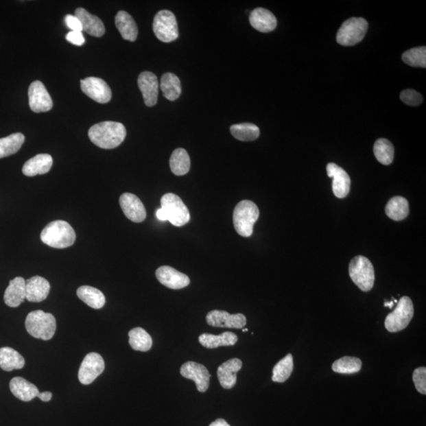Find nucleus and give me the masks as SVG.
Instances as JSON below:
<instances>
[{
  "label": "nucleus",
  "instance_id": "obj_1",
  "mask_svg": "<svg viewBox=\"0 0 426 426\" xmlns=\"http://www.w3.org/2000/svg\"><path fill=\"white\" fill-rule=\"evenodd\" d=\"M126 130L123 124L106 121L95 124L88 130V138L94 145L104 150L117 148L126 139Z\"/></svg>",
  "mask_w": 426,
  "mask_h": 426
},
{
  "label": "nucleus",
  "instance_id": "obj_2",
  "mask_svg": "<svg viewBox=\"0 0 426 426\" xmlns=\"http://www.w3.org/2000/svg\"><path fill=\"white\" fill-rule=\"evenodd\" d=\"M40 239L52 248L64 249L75 243L76 234L67 221L55 220L41 231Z\"/></svg>",
  "mask_w": 426,
  "mask_h": 426
},
{
  "label": "nucleus",
  "instance_id": "obj_3",
  "mask_svg": "<svg viewBox=\"0 0 426 426\" xmlns=\"http://www.w3.org/2000/svg\"><path fill=\"white\" fill-rule=\"evenodd\" d=\"M25 329L34 338L49 340L56 333V318L51 313L35 310L26 317Z\"/></svg>",
  "mask_w": 426,
  "mask_h": 426
},
{
  "label": "nucleus",
  "instance_id": "obj_4",
  "mask_svg": "<svg viewBox=\"0 0 426 426\" xmlns=\"http://www.w3.org/2000/svg\"><path fill=\"white\" fill-rule=\"evenodd\" d=\"M259 215V209L255 202L248 200L240 202L236 205L233 213V223L236 233L245 238L251 236Z\"/></svg>",
  "mask_w": 426,
  "mask_h": 426
},
{
  "label": "nucleus",
  "instance_id": "obj_5",
  "mask_svg": "<svg viewBox=\"0 0 426 426\" xmlns=\"http://www.w3.org/2000/svg\"><path fill=\"white\" fill-rule=\"evenodd\" d=\"M349 274L352 281L362 292H370L375 284V268L370 261L366 257L357 256L351 260L349 265Z\"/></svg>",
  "mask_w": 426,
  "mask_h": 426
},
{
  "label": "nucleus",
  "instance_id": "obj_6",
  "mask_svg": "<svg viewBox=\"0 0 426 426\" xmlns=\"http://www.w3.org/2000/svg\"><path fill=\"white\" fill-rule=\"evenodd\" d=\"M161 204L167 220L172 225L176 227H182L189 222L191 215H189V209L182 199L175 193L165 194L161 198Z\"/></svg>",
  "mask_w": 426,
  "mask_h": 426
},
{
  "label": "nucleus",
  "instance_id": "obj_7",
  "mask_svg": "<svg viewBox=\"0 0 426 426\" xmlns=\"http://www.w3.org/2000/svg\"><path fill=\"white\" fill-rule=\"evenodd\" d=\"M414 313V305L407 296L402 297L397 303L396 309L387 316L385 325L390 333H397L406 329L412 320Z\"/></svg>",
  "mask_w": 426,
  "mask_h": 426
},
{
  "label": "nucleus",
  "instance_id": "obj_8",
  "mask_svg": "<svg viewBox=\"0 0 426 426\" xmlns=\"http://www.w3.org/2000/svg\"><path fill=\"white\" fill-rule=\"evenodd\" d=\"M368 29L367 21L362 18H352L341 25L336 36L338 44L353 46L364 38Z\"/></svg>",
  "mask_w": 426,
  "mask_h": 426
},
{
  "label": "nucleus",
  "instance_id": "obj_9",
  "mask_svg": "<svg viewBox=\"0 0 426 426\" xmlns=\"http://www.w3.org/2000/svg\"><path fill=\"white\" fill-rule=\"evenodd\" d=\"M152 29L156 38L165 43H170L178 38L177 20L170 10H163L156 14Z\"/></svg>",
  "mask_w": 426,
  "mask_h": 426
},
{
  "label": "nucleus",
  "instance_id": "obj_10",
  "mask_svg": "<svg viewBox=\"0 0 426 426\" xmlns=\"http://www.w3.org/2000/svg\"><path fill=\"white\" fill-rule=\"evenodd\" d=\"M105 368L104 361L101 355L97 353L88 354L83 359L78 371V380L82 385H91L102 375Z\"/></svg>",
  "mask_w": 426,
  "mask_h": 426
},
{
  "label": "nucleus",
  "instance_id": "obj_11",
  "mask_svg": "<svg viewBox=\"0 0 426 426\" xmlns=\"http://www.w3.org/2000/svg\"><path fill=\"white\" fill-rule=\"evenodd\" d=\"M81 88L89 98L99 104H106L112 99V91L103 79L89 77L81 81Z\"/></svg>",
  "mask_w": 426,
  "mask_h": 426
},
{
  "label": "nucleus",
  "instance_id": "obj_12",
  "mask_svg": "<svg viewBox=\"0 0 426 426\" xmlns=\"http://www.w3.org/2000/svg\"><path fill=\"white\" fill-rule=\"evenodd\" d=\"M29 107L34 113L49 112L54 107V102L45 85L40 81H35L29 88Z\"/></svg>",
  "mask_w": 426,
  "mask_h": 426
},
{
  "label": "nucleus",
  "instance_id": "obj_13",
  "mask_svg": "<svg viewBox=\"0 0 426 426\" xmlns=\"http://www.w3.org/2000/svg\"><path fill=\"white\" fill-rule=\"evenodd\" d=\"M207 324L213 327L241 329L246 324L245 315L230 314L223 310H213L206 316Z\"/></svg>",
  "mask_w": 426,
  "mask_h": 426
},
{
  "label": "nucleus",
  "instance_id": "obj_14",
  "mask_svg": "<svg viewBox=\"0 0 426 426\" xmlns=\"http://www.w3.org/2000/svg\"><path fill=\"white\" fill-rule=\"evenodd\" d=\"M181 375L196 383L198 391L205 392L209 387L210 373L204 366L194 362H188L181 366Z\"/></svg>",
  "mask_w": 426,
  "mask_h": 426
},
{
  "label": "nucleus",
  "instance_id": "obj_15",
  "mask_svg": "<svg viewBox=\"0 0 426 426\" xmlns=\"http://www.w3.org/2000/svg\"><path fill=\"white\" fill-rule=\"evenodd\" d=\"M120 207L126 217L134 223H141L146 218L143 203L133 193H124L119 198Z\"/></svg>",
  "mask_w": 426,
  "mask_h": 426
},
{
  "label": "nucleus",
  "instance_id": "obj_16",
  "mask_svg": "<svg viewBox=\"0 0 426 426\" xmlns=\"http://www.w3.org/2000/svg\"><path fill=\"white\" fill-rule=\"evenodd\" d=\"M156 276L163 285L173 290L186 287L191 283L187 275L170 266H161L158 268L156 271Z\"/></svg>",
  "mask_w": 426,
  "mask_h": 426
},
{
  "label": "nucleus",
  "instance_id": "obj_17",
  "mask_svg": "<svg viewBox=\"0 0 426 426\" xmlns=\"http://www.w3.org/2000/svg\"><path fill=\"white\" fill-rule=\"evenodd\" d=\"M138 84L145 104L148 107L154 106L157 103L158 93H159V82L154 73L144 71L141 73L138 79Z\"/></svg>",
  "mask_w": 426,
  "mask_h": 426
},
{
  "label": "nucleus",
  "instance_id": "obj_18",
  "mask_svg": "<svg viewBox=\"0 0 426 426\" xmlns=\"http://www.w3.org/2000/svg\"><path fill=\"white\" fill-rule=\"evenodd\" d=\"M328 176L333 178V191L335 196L338 198H344L350 192L351 178L343 168L334 163L327 165Z\"/></svg>",
  "mask_w": 426,
  "mask_h": 426
},
{
  "label": "nucleus",
  "instance_id": "obj_19",
  "mask_svg": "<svg viewBox=\"0 0 426 426\" xmlns=\"http://www.w3.org/2000/svg\"><path fill=\"white\" fill-rule=\"evenodd\" d=\"M50 283L46 279L35 276L25 281V299L31 303H40L49 296Z\"/></svg>",
  "mask_w": 426,
  "mask_h": 426
},
{
  "label": "nucleus",
  "instance_id": "obj_20",
  "mask_svg": "<svg viewBox=\"0 0 426 426\" xmlns=\"http://www.w3.org/2000/svg\"><path fill=\"white\" fill-rule=\"evenodd\" d=\"M243 367V362L239 359H233L223 363L218 367L217 376L221 386L225 389L233 388L237 381V372Z\"/></svg>",
  "mask_w": 426,
  "mask_h": 426
},
{
  "label": "nucleus",
  "instance_id": "obj_21",
  "mask_svg": "<svg viewBox=\"0 0 426 426\" xmlns=\"http://www.w3.org/2000/svg\"><path fill=\"white\" fill-rule=\"evenodd\" d=\"M250 25L261 33H270L276 28L275 15L265 8H256L250 15Z\"/></svg>",
  "mask_w": 426,
  "mask_h": 426
},
{
  "label": "nucleus",
  "instance_id": "obj_22",
  "mask_svg": "<svg viewBox=\"0 0 426 426\" xmlns=\"http://www.w3.org/2000/svg\"><path fill=\"white\" fill-rule=\"evenodd\" d=\"M75 16L81 22L82 31L96 38H102L104 34V25L97 16L88 13L86 10L82 8L75 10Z\"/></svg>",
  "mask_w": 426,
  "mask_h": 426
},
{
  "label": "nucleus",
  "instance_id": "obj_23",
  "mask_svg": "<svg viewBox=\"0 0 426 426\" xmlns=\"http://www.w3.org/2000/svg\"><path fill=\"white\" fill-rule=\"evenodd\" d=\"M54 165V159L49 154H38L25 163L23 173L25 176L34 177L45 175Z\"/></svg>",
  "mask_w": 426,
  "mask_h": 426
},
{
  "label": "nucleus",
  "instance_id": "obj_24",
  "mask_svg": "<svg viewBox=\"0 0 426 426\" xmlns=\"http://www.w3.org/2000/svg\"><path fill=\"white\" fill-rule=\"evenodd\" d=\"M25 299V281L23 277H16L10 281L4 293V302L7 306L16 308Z\"/></svg>",
  "mask_w": 426,
  "mask_h": 426
},
{
  "label": "nucleus",
  "instance_id": "obj_25",
  "mask_svg": "<svg viewBox=\"0 0 426 426\" xmlns=\"http://www.w3.org/2000/svg\"><path fill=\"white\" fill-rule=\"evenodd\" d=\"M10 389L16 398L24 402L31 401L38 397L40 392L34 383L23 377H14L10 382Z\"/></svg>",
  "mask_w": 426,
  "mask_h": 426
},
{
  "label": "nucleus",
  "instance_id": "obj_26",
  "mask_svg": "<svg viewBox=\"0 0 426 426\" xmlns=\"http://www.w3.org/2000/svg\"><path fill=\"white\" fill-rule=\"evenodd\" d=\"M115 22L124 40L132 42L136 40L138 38L139 29L132 16L124 10H120L115 16Z\"/></svg>",
  "mask_w": 426,
  "mask_h": 426
},
{
  "label": "nucleus",
  "instance_id": "obj_27",
  "mask_svg": "<svg viewBox=\"0 0 426 426\" xmlns=\"http://www.w3.org/2000/svg\"><path fill=\"white\" fill-rule=\"evenodd\" d=\"M25 366L24 357L12 347L0 348V367L4 371L21 370Z\"/></svg>",
  "mask_w": 426,
  "mask_h": 426
},
{
  "label": "nucleus",
  "instance_id": "obj_28",
  "mask_svg": "<svg viewBox=\"0 0 426 426\" xmlns=\"http://www.w3.org/2000/svg\"><path fill=\"white\" fill-rule=\"evenodd\" d=\"M238 341V336L230 331H226L220 335L204 333L199 336V342L209 349L217 348L221 346H234Z\"/></svg>",
  "mask_w": 426,
  "mask_h": 426
},
{
  "label": "nucleus",
  "instance_id": "obj_29",
  "mask_svg": "<svg viewBox=\"0 0 426 426\" xmlns=\"http://www.w3.org/2000/svg\"><path fill=\"white\" fill-rule=\"evenodd\" d=\"M77 296L89 307L99 309L104 307L106 299L104 294L98 289L91 286H82L78 289Z\"/></svg>",
  "mask_w": 426,
  "mask_h": 426
},
{
  "label": "nucleus",
  "instance_id": "obj_30",
  "mask_svg": "<svg viewBox=\"0 0 426 426\" xmlns=\"http://www.w3.org/2000/svg\"><path fill=\"white\" fill-rule=\"evenodd\" d=\"M161 88L166 99L176 101L182 93L180 78L172 73H166L161 77Z\"/></svg>",
  "mask_w": 426,
  "mask_h": 426
},
{
  "label": "nucleus",
  "instance_id": "obj_31",
  "mask_svg": "<svg viewBox=\"0 0 426 426\" xmlns=\"http://www.w3.org/2000/svg\"><path fill=\"white\" fill-rule=\"evenodd\" d=\"M170 167L174 175L185 176L191 169V158L186 150L178 148L172 152Z\"/></svg>",
  "mask_w": 426,
  "mask_h": 426
},
{
  "label": "nucleus",
  "instance_id": "obj_32",
  "mask_svg": "<svg viewBox=\"0 0 426 426\" xmlns=\"http://www.w3.org/2000/svg\"><path fill=\"white\" fill-rule=\"evenodd\" d=\"M386 213L393 220L401 221L406 219L409 214L407 200L403 197L392 198L386 205Z\"/></svg>",
  "mask_w": 426,
  "mask_h": 426
},
{
  "label": "nucleus",
  "instance_id": "obj_33",
  "mask_svg": "<svg viewBox=\"0 0 426 426\" xmlns=\"http://www.w3.org/2000/svg\"><path fill=\"white\" fill-rule=\"evenodd\" d=\"M24 141L25 136L21 133H15L0 139V159L16 154L22 148Z\"/></svg>",
  "mask_w": 426,
  "mask_h": 426
},
{
  "label": "nucleus",
  "instance_id": "obj_34",
  "mask_svg": "<svg viewBox=\"0 0 426 426\" xmlns=\"http://www.w3.org/2000/svg\"><path fill=\"white\" fill-rule=\"evenodd\" d=\"M129 338V344L134 350L146 352L151 349L152 340L145 329L138 327L130 330Z\"/></svg>",
  "mask_w": 426,
  "mask_h": 426
},
{
  "label": "nucleus",
  "instance_id": "obj_35",
  "mask_svg": "<svg viewBox=\"0 0 426 426\" xmlns=\"http://www.w3.org/2000/svg\"><path fill=\"white\" fill-rule=\"evenodd\" d=\"M230 133L234 138L241 141H252L259 139L260 130L252 123L235 124L230 126Z\"/></svg>",
  "mask_w": 426,
  "mask_h": 426
},
{
  "label": "nucleus",
  "instance_id": "obj_36",
  "mask_svg": "<svg viewBox=\"0 0 426 426\" xmlns=\"http://www.w3.org/2000/svg\"><path fill=\"white\" fill-rule=\"evenodd\" d=\"M294 369L293 356L288 354L277 363L272 371V381L283 383L290 377Z\"/></svg>",
  "mask_w": 426,
  "mask_h": 426
},
{
  "label": "nucleus",
  "instance_id": "obj_37",
  "mask_svg": "<svg viewBox=\"0 0 426 426\" xmlns=\"http://www.w3.org/2000/svg\"><path fill=\"white\" fill-rule=\"evenodd\" d=\"M377 160L382 165H391L394 159V147L390 141L385 139H378L373 147Z\"/></svg>",
  "mask_w": 426,
  "mask_h": 426
},
{
  "label": "nucleus",
  "instance_id": "obj_38",
  "mask_svg": "<svg viewBox=\"0 0 426 426\" xmlns=\"http://www.w3.org/2000/svg\"><path fill=\"white\" fill-rule=\"evenodd\" d=\"M362 365V361L357 357L346 356L333 363V370L342 375H353L361 370Z\"/></svg>",
  "mask_w": 426,
  "mask_h": 426
},
{
  "label": "nucleus",
  "instance_id": "obj_39",
  "mask_svg": "<svg viewBox=\"0 0 426 426\" xmlns=\"http://www.w3.org/2000/svg\"><path fill=\"white\" fill-rule=\"evenodd\" d=\"M403 61L406 64L414 67H426L425 47H414L403 54Z\"/></svg>",
  "mask_w": 426,
  "mask_h": 426
},
{
  "label": "nucleus",
  "instance_id": "obj_40",
  "mask_svg": "<svg viewBox=\"0 0 426 426\" xmlns=\"http://www.w3.org/2000/svg\"><path fill=\"white\" fill-rule=\"evenodd\" d=\"M401 101L409 106H418L423 102V97L418 92L413 89H406L401 94Z\"/></svg>",
  "mask_w": 426,
  "mask_h": 426
},
{
  "label": "nucleus",
  "instance_id": "obj_41",
  "mask_svg": "<svg viewBox=\"0 0 426 426\" xmlns=\"http://www.w3.org/2000/svg\"><path fill=\"white\" fill-rule=\"evenodd\" d=\"M413 381L417 391L421 394H426V368L419 367L413 373Z\"/></svg>",
  "mask_w": 426,
  "mask_h": 426
},
{
  "label": "nucleus",
  "instance_id": "obj_42",
  "mask_svg": "<svg viewBox=\"0 0 426 426\" xmlns=\"http://www.w3.org/2000/svg\"><path fill=\"white\" fill-rule=\"evenodd\" d=\"M66 39L73 45L82 46L85 44L86 40L82 32L71 31L66 36Z\"/></svg>",
  "mask_w": 426,
  "mask_h": 426
},
{
  "label": "nucleus",
  "instance_id": "obj_43",
  "mask_svg": "<svg viewBox=\"0 0 426 426\" xmlns=\"http://www.w3.org/2000/svg\"><path fill=\"white\" fill-rule=\"evenodd\" d=\"M65 23L67 27L71 29V31L82 32V26L80 21L76 17L75 15L68 14L65 18Z\"/></svg>",
  "mask_w": 426,
  "mask_h": 426
},
{
  "label": "nucleus",
  "instance_id": "obj_44",
  "mask_svg": "<svg viewBox=\"0 0 426 426\" xmlns=\"http://www.w3.org/2000/svg\"><path fill=\"white\" fill-rule=\"evenodd\" d=\"M38 397L43 402H49L52 398V393L50 392H40Z\"/></svg>",
  "mask_w": 426,
  "mask_h": 426
},
{
  "label": "nucleus",
  "instance_id": "obj_45",
  "mask_svg": "<svg viewBox=\"0 0 426 426\" xmlns=\"http://www.w3.org/2000/svg\"><path fill=\"white\" fill-rule=\"evenodd\" d=\"M209 426H230L225 420L219 418L210 424Z\"/></svg>",
  "mask_w": 426,
  "mask_h": 426
},
{
  "label": "nucleus",
  "instance_id": "obj_46",
  "mask_svg": "<svg viewBox=\"0 0 426 426\" xmlns=\"http://www.w3.org/2000/svg\"><path fill=\"white\" fill-rule=\"evenodd\" d=\"M156 215V217L161 221L167 220L166 215L165 212L163 211V209L161 208L157 210Z\"/></svg>",
  "mask_w": 426,
  "mask_h": 426
},
{
  "label": "nucleus",
  "instance_id": "obj_47",
  "mask_svg": "<svg viewBox=\"0 0 426 426\" xmlns=\"http://www.w3.org/2000/svg\"><path fill=\"white\" fill-rule=\"evenodd\" d=\"M397 300L393 298V301L385 303V307L392 309L394 303H397Z\"/></svg>",
  "mask_w": 426,
  "mask_h": 426
},
{
  "label": "nucleus",
  "instance_id": "obj_48",
  "mask_svg": "<svg viewBox=\"0 0 426 426\" xmlns=\"http://www.w3.org/2000/svg\"><path fill=\"white\" fill-rule=\"evenodd\" d=\"M243 331H244V333H245V331H248V329H243Z\"/></svg>",
  "mask_w": 426,
  "mask_h": 426
}]
</instances>
